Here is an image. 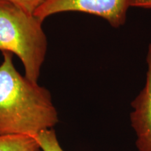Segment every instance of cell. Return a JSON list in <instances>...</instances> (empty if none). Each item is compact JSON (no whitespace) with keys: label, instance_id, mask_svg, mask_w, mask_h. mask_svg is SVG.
<instances>
[{"label":"cell","instance_id":"6da1fadb","mask_svg":"<svg viewBox=\"0 0 151 151\" xmlns=\"http://www.w3.org/2000/svg\"><path fill=\"white\" fill-rule=\"evenodd\" d=\"M0 65V135L35 137L58 124L50 92L18 72L14 55L2 52Z\"/></svg>","mask_w":151,"mask_h":151},{"label":"cell","instance_id":"7a4b0ae2","mask_svg":"<svg viewBox=\"0 0 151 151\" xmlns=\"http://www.w3.org/2000/svg\"><path fill=\"white\" fill-rule=\"evenodd\" d=\"M42 22L34 14L0 0V50L16 55L24 66V76L35 83L48 45Z\"/></svg>","mask_w":151,"mask_h":151},{"label":"cell","instance_id":"3957f363","mask_svg":"<svg viewBox=\"0 0 151 151\" xmlns=\"http://www.w3.org/2000/svg\"><path fill=\"white\" fill-rule=\"evenodd\" d=\"M131 0H46L34 15L41 22L54 14L69 11L86 13L106 20L113 27L125 22Z\"/></svg>","mask_w":151,"mask_h":151},{"label":"cell","instance_id":"277c9868","mask_svg":"<svg viewBox=\"0 0 151 151\" xmlns=\"http://www.w3.org/2000/svg\"><path fill=\"white\" fill-rule=\"evenodd\" d=\"M148 69L146 84L133 100L130 113L132 127L137 134L138 151H151V43L146 56Z\"/></svg>","mask_w":151,"mask_h":151},{"label":"cell","instance_id":"5b68a950","mask_svg":"<svg viewBox=\"0 0 151 151\" xmlns=\"http://www.w3.org/2000/svg\"><path fill=\"white\" fill-rule=\"evenodd\" d=\"M0 151H42L35 137L0 135Z\"/></svg>","mask_w":151,"mask_h":151},{"label":"cell","instance_id":"8992f818","mask_svg":"<svg viewBox=\"0 0 151 151\" xmlns=\"http://www.w3.org/2000/svg\"><path fill=\"white\" fill-rule=\"evenodd\" d=\"M35 138L42 151H65L60 146L54 129L42 131Z\"/></svg>","mask_w":151,"mask_h":151},{"label":"cell","instance_id":"52a82bcc","mask_svg":"<svg viewBox=\"0 0 151 151\" xmlns=\"http://www.w3.org/2000/svg\"><path fill=\"white\" fill-rule=\"evenodd\" d=\"M17 6L30 14H34L46 0H1Z\"/></svg>","mask_w":151,"mask_h":151},{"label":"cell","instance_id":"ba28073f","mask_svg":"<svg viewBox=\"0 0 151 151\" xmlns=\"http://www.w3.org/2000/svg\"><path fill=\"white\" fill-rule=\"evenodd\" d=\"M130 6L136 8L151 9V0H131Z\"/></svg>","mask_w":151,"mask_h":151}]
</instances>
